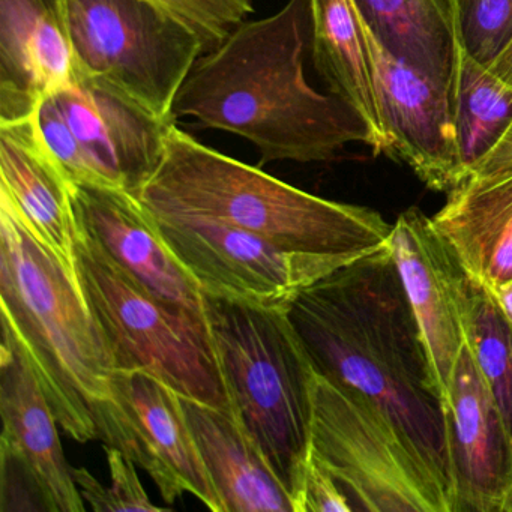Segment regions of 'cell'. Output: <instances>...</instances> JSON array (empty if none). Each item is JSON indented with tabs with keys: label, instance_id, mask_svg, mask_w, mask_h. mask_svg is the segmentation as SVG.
Wrapping results in <instances>:
<instances>
[{
	"label": "cell",
	"instance_id": "1",
	"mask_svg": "<svg viewBox=\"0 0 512 512\" xmlns=\"http://www.w3.org/2000/svg\"><path fill=\"white\" fill-rule=\"evenodd\" d=\"M286 311L313 370L379 407L457 512L445 398L389 245L305 287Z\"/></svg>",
	"mask_w": 512,
	"mask_h": 512
},
{
	"label": "cell",
	"instance_id": "2",
	"mask_svg": "<svg viewBox=\"0 0 512 512\" xmlns=\"http://www.w3.org/2000/svg\"><path fill=\"white\" fill-rule=\"evenodd\" d=\"M311 53V0H287L278 13L236 26L200 56L173 104L176 119L244 137L275 161H328L349 143L373 148L364 119L305 77Z\"/></svg>",
	"mask_w": 512,
	"mask_h": 512
},
{
	"label": "cell",
	"instance_id": "3",
	"mask_svg": "<svg viewBox=\"0 0 512 512\" xmlns=\"http://www.w3.org/2000/svg\"><path fill=\"white\" fill-rule=\"evenodd\" d=\"M137 200L152 215L220 221L287 253L341 266L388 247L392 232L379 212L305 193L202 145L176 124Z\"/></svg>",
	"mask_w": 512,
	"mask_h": 512
},
{
	"label": "cell",
	"instance_id": "4",
	"mask_svg": "<svg viewBox=\"0 0 512 512\" xmlns=\"http://www.w3.org/2000/svg\"><path fill=\"white\" fill-rule=\"evenodd\" d=\"M0 299L28 349L59 427L76 442L98 440L92 407L110 397L115 365L74 266L26 223L0 191Z\"/></svg>",
	"mask_w": 512,
	"mask_h": 512
},
{
	"label": "cell",
	"instance_id": "5",
	"mask_svg": "<svg viewBox=\"0 0 512 512\" xmlns=\"http://www.w3.org/2000/svg\"><path fill=\"white\" fill-rule=\"evenodd\" d=\"M203 311L233 416L296 512L310 458L316 371L286 310L203 293Z\"/></svg>",
	"mask_w": 512,
	"mask_h": 512
},
{
	"label": "cell",
	"instance_id": "6",
	"mask_svg": "<svg viewBox=\"0 0 512 512\" xmlns=\"http://www.w3.org/2000/svg\"><path fill=\"white\" fill-rule=\"evenodd\" d=\"M74 271L115 370L143 371L181 397L232 413L205 313L149 292L77 224Z\"/></svg>",
	"mask_w": 512,
	"mask_h": 512
},
{
	"label": "cell",
	"instance_id": "7",
	"mask_svg": "<svg viewBox=\"0 0 512 512\" xmlns=\"http://www.w3.org/2000/svg\"><path fill=\"white\" fill-rule=\"evenodd\" d=\"M76 79L94 80L157 118L173 104L205 44L151 0H64Z\"/></svg>",
	"mask_w": 512,
	"mask_h": 512
},
{
	"label": "cell",
	"instance_id": "8",
	"mask_svg": "<svg viewBox=\"0 0 512 512\" xmlns=\"http://www.w3.org/2000/svg\"><path fill=\"white\" fill-rule=\"evenodd\" d=\"M310 455L355 511L455 512L454 502L388 416L316 373Z\"/></svg>",
	"mask_w": 512,
	"mask_h": 512
},
{
	"label": "cell",
	"instance_id": "9",
	"mask_svg": "<svg viewBox=\"0 0 512 512\" xmlns=\"http://www.w3.org/2000/svg\"><path fill=\"white\" fill-rule=\"evenodd\" d=\"M35 131L70 185H97L139 196L160 167L164 121L94 80H74L41 101Z\"/></svg>",
	"mask_w": 512,
	"mask_h": 512
},
{
	"label": "cell",
	"instance_id": "10",
	"mask_svg": "<svg viewBox=\"0 0 512 512\" xmlns=\"http://www.w3.org/2000/svg\"><path fill=\"white\" fill-rule=\"evenodd\" d=\"M98 440L127 455L157 484L164 502L193 494L224 512L182 407L181 395L143 371L115 370L110 397L92 407Z\"/></svg>",
	"mask_w": 512,
	"mask_h": 512
},
{
	"label": "cell",
	"instance_id": "11",
	"mask_svg": "<svg viewBox=\"0 0 512 512\" xmlns=\"http://www.w3.org/2000/svg\"><path fill=\"white\" fill-rule=\"evenodd\" d=\"M167 247L203 293L286 310L305 287L343 268L287 253L238 227L202 217L152 215Z\"/></svg>",
	"mask_w": 512,
	"mask_h": 512
},
{
	"label": "cell",
	"instance_id": "12",
	"mask_svg": "<svg viewBox=\"0 0 512 512\" xmlns=\"http://www.w3.org/2000/svg\"><path fill=\"white\" fill-rule=\"evenodd\" d=\"M361 23L388 157L407 164L431 190L448 193L464 178L451 91L391 55Z\"/></svg>",
	"mask_w": 512,
	"mask_h": 512
},
{
	"label": "cell",
	"instance_id": "13",
	"mask_svg": "<svg viewBox=\"0 0 512 512\" xmlns=\"http://www.w3.org/2000/svg\"><path fill=\"white\" fill-rule=\"evenodd\" d=\"M389 250L445 398L455 364L466 346L467 272L431 217L418 208L407 209L392 224Z\"/></svg>",
	"mask_w": 512,
	"mask_h": 512
},
{
	"label": "cell",
	"instance_id": "14",
	"mask_svg": "<svg viewBox=\"0 0 512 512\" xmlns=\"http://www.w3.org/2000/svg\"><path fill=\"white\" fill-rule=\"evenodd\" d=\"M443 404L457 512H511L512 437L467 346Z\"/></svg>",
	"mask_w": 512,
	"mask_h": 512
},
{
	"label": "cell",
	"instance_id": "15",
	"mask_svg": "<svg viewBox=\"0 0 512 512\" xmlns=\"http://www.w3.org/2000/svg\"><path fill=\"white\" fill-rule=\"evenodd\" d=\"M77 227L113 263L163 301L197 313L203 292L170 251L142 203L127 191L97 185H71Z\"/></svg>",
	"mask_w": 512,
	"mask_h": 512
},
{
	"label": "cell",
	"instance_id": "16",
	"mask_svg": "<svg viewBox=\"0 0 512 512\" xmlns=\"http://www.w3.org/2000/svg\"><path fill=\"white\" fill-rule=\"evenodd\" d=\"M0 446L34 473L50 512H85L58 434V419L16 328L2 316L0 344Z\"/></svg>",
	"mask_w": 512,
	"mask_h": 512
},
{
	"label": "cell",
	"instance_id": "17",
	"mask_svg": "<svg viewBox=\"0 0 512 512\" xmlns=\"http://www.w3.org/2000/svg\"><path fill=\"white\" fill-rule=\"evenodd\" d=\"M74 80L64 0H0V125L28 121Z\"/></svg>",
	"mask_w": 512,
	"mask_h": 512
},
{
	"label": "cell",
	"instance_id": "18",
	"mask_svg": "<svg viewBox=\"0 0 512 512\" xmlns=\"http://www.w3.org/2000/svg\"><path fill=\"white\" fill-rule=\"evenodd\" d=\"M470 278L488 290L512 281V169L469 173L431 217Z\"/></svg>",
	"mask_w": 512,
	"mask_h": 512
},
{
	"label": "cell",
	"instance_id": "19",
	"mask_svg": "<svg viewBox=\"0 0 512 512\" xmlns=\"http://www.w3.org/2000/svg\"><path fill=\"white\" fill-rule=\"evenodd\" d=\"M181 400L224 512H295L292 497L233 413Z\"/></svg>",
	"mask_w": 512,
	"mask_h": 512
},
{
	"label": "cell",
	"instance_id": "20",
	"mask_svg": "<svg viewBox=\"0 0 512 512\" xmlns=\"http://www.w3.org/2000/svg\"><path fill=\"white\" fill-rule=\"evenodd\" d=\"M0 191L35 235L74 266L76 218L71 185L47 154L32 118L0 125Z\"/></svg>",
	"mask_w": 512,
	"mask_h": 512
},
{
	"label": "cell",
	"instance_id": "21",
	"mask_svg": "<svg viewBox=\"0 0 512 512\" xmlns=\"http://www.w3.org/2000/svg\"><path fill=\"white\" fill-rule=\"evenodd\" d=\"M391 55L451 91L461 38L460 0H352Z\"/></svg>",
	"mask_w": 512,
	"mask_h": 512
},
{
	"label": "cell",
	"instance_id": "22",
	"mask_svg": "<svg viewBox=\"0 0 512 512\" xmlns=\"http://www.w3.org/2000/svg\"><path fill=\"white\" fill-rule=\"evenodd\" d=\"M311 58L329 91L370 128L374 154L388 155L364 28L352 0H311Z\"/></svg>",
	"mask_w": 512,
	"mask_h": 512
},
{
	"label": "cell",
	"instance_id": "23",
	"mask_svg": "<svg viewBox=\"0 0 512 512\" xmlns=\"http://www.w3.org/2000/svg\"><path fill=\"white\" fill-rule=\"evenodd\" d=\"M452 112L464 176L481 163L512 124V85L467 50L461 35L451 82Z\"/></svg>",
	"mask_w": 512,
	"mask_h": 512
},
{
	"label": "cell",
	"instance_id": "24",
	"mask_svg": "<svg viewBox=\"0 0 512 512\" xmlns=\"http://www.w3.org/2000/svg\"><path fill=\"white\" fill-rule=\"evenodd\" d=\"M466 346L512 437V326L493 293L467 275Z\"/></svg>",
	"mask_w": 512,
	"mask_h": 512
},
{
	"label": "cell",
	"instance_id": "25",
	"mask_svg": "<svg viewBox=\"0 0 512 512\" xmlns=\"http://www.w3.org/2000/svg\"><path fill=\"white\" fill-rule=\"evenodd\" d=\"M112 485L104 487L85 467H73V478L83 499L95 512H166L154 505L146 494L136 472V464L119 449L104 446Z\"/></svg>",
	"mask_w": 512,
	"mask_h": 512
},
{
	"label": "cell",
	"instance_id": "26",
	"mask_svg": "<svg viewBox=\"0 0 512 512\" xmlns=\"http://www.w3.org/2000/svg\"><path fill=\"white\" fill-rule=\"evenodd\" d=\"M467 50L490 65L512 38V0H460Z\"/></svg>",
	"mask_w": 512,
	"mask_h": 512
},
{
	"label": "cell",
	"instance_id": "27",
	"mask_svg": "<svg viewBox=\"0 0 512 512\" xmlns=\"http://www.w3.org/2000/svg\"><path fill=\"white\" fill-rule=\"evenodd\" d=\"M193 29L206 52L220 46L254 11L253 0H151ZM205 52V53H206Z\"/></svg>",
	"mask_w": 512,
	"mask_h": 512
},
{
	"label": "cell",
	"instance_id": "28",
	"mask_svg": "<svg viewBox=\"0 0 512 512\" xmlns=\"http://www.w3.org/2000/svg\"><path fill=\"white\" fill-rule=\"evenodd\" d=\"M2 485L0 511L50 512L49 503L29 467L10 449L0 446Z\"/></svg>",
	"mask_w": 512,
	"mask_h": 512
},
{
	"label": "cell",
	"instance_id": "29",
	"mask_svg": "<svg viewBox=\"0 0 512 512\" xmlns=\"http://www.w3.org/2000/svg\"><path fill=\"white\" fill-rule=\"evenodd\" d=\"M350 502L343 488L334 476L313 457L308 458L302 479L301 493L296 502V512H352Z\"/></svg>",
	"mask_w": 512,
	"mask_h": 512
},
{
	"label": "cell",
	"instance_id": "30",
	"mask_svg": "<svg viewBox=\"0 0 512 512\" xmlns=\"http://www.w3.org/2000/svg\"><path fill=\"white\" fill-rule=\"evenodd\" d=\"M505 169H512V124L502 140L494 146L493 151L481 163L476 164L469 173H491Z\"/></svg>",
	"mask_w": 512,
	"mask_h": 512
},
{
	"label": "cell",
	"instance_id": "31",
	"mask_svg": "<svg viewBox=\"0 0 512 512\" xmlns=\"http://www.w3.org/2000/svg\"><path fill=\"white\" fill-rule=\"evenodd\" d=\"M491 71L500 79L505 80L506 83L512 85V38L508 41L502 52L497 55V58L487 65Z\"/></svg>",
	"mask_w": 512,
	"mask_h": 512
},
{
	"label": "cell",
	"instance_id": "32",
	"mask_svg": "<svg viewBox=\"0 0 512 512\" xmlns=\"http://www.w3.org/2000/svg\"><path fill=\"white\" fill-rule=\"evenodd\" d=\"M493 293L494 299L499 304L500 310H502L503 316L506 317L512 326V281L503 286L497 287V289L490 290Z\"/></svg>",
	"mask_w": 512,
	"mask_h": 512
},
{
	"label": "cell",
	"instance_id": "33",
	"mask_svg": "<svg viewBox=\"0 0 512 512\" xmlns=\"http://www.w3.org/2000/svg\"><path fill=\"white\" fill-rule=\"evenodd\" d=\"M511 512H512V505H511Z\"/></svg>",
	"mask_w": 512,
	"mask_h": 512
}]
</instances>
